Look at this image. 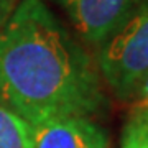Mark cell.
I'll list each match as a JSON object with an SVG mask.
<instances>
[{
  "mask_svg": "<svg viewBox=\"0 0 148 148\" xmlns=\"http://www.w3.org/2000/svg\"><path fill=\"white\" fill-rule=\"evenodd\" d=\"M106 106L92 56L45 0H20L0 30V107L33 127Z\"/></svg>",
  "mask_w": 148,
  "mask_h": 148,
  "instance_id": "cell-1",
  "label": "cell"
},
{
  "mask_svg": "<svg viewBox=\"0 0 148 148\" xmlns=\"http://www.w3.org/2000/svg\"><path fill=\"white\" fill-rule=\"evenodd\" d=\"M97 68L102 81L122 101H130L148 73V0L99 46Z\"/></svg>",
  "mask_w": 148,
  "mask_h": 148,
  "instance_id": "cell-2",
  "label": "cell"
},
{
  "mask_svg": "<svg viewBox=\"0 0 148 148\" xmlns=\"http://www.w3.org/2000/svg\"><path fill=\"white\" fill-rule=\"evenodd\" d=\"M66 13L76 35L89 46H101L142 0H49Z\"/></svg>",
  "mask_w": 148,
  "mask_h": 148,
  "instance_id": "cell-3",
  "label": "cell"
},
{
  "mask_svg": "<svg viewBox=\"0 0 148 148\" xmlns=\"http://www.w3.org/2000/svg\"><path fill=\"white\" fill-rule=\"evenodd\" d=\"M33 148H109V133L89 117H63L32 127Z\"/></svg>",
  "mask_w": 148,
  "mask_h": 148,
  "instance_id": "cell-4",
  "label": "cell"
},
{
  "mask_svg": "<svg viewBox=\"0 0 148 148\" xmlns=\"http://www.w3.org/2000/svg\"><path fill=\"white\" fill-rule=\"evenodd\" d=\"M0 148H33L32 127L0 107Z\"/></svg>",
  "mask_w": 148,
  "mask_h": 148,
  "instance_id": "cell-5",
  "label": "cell"
},
{
  "mask_svg": "<svg viewBox=\"0 0 148 148\" xmlns=\"http://www.w3.org/2000/svg\"><path fill=\"white\" fill-rule=\"evenodd\" d=\"M123 137L137 142L142 148H148V112H130Z\"/></svg>",
  "mask_w": 148,
  "mask_h": 148,
  "instance_id": "cell-6",
  "label": "cell"
},
{
  "mask_svg": "<svg viewBox=\"0 0 148 148\" xmlns=\"http://www.w3.org/2000/svg\"><path fill=\"white\" fill-rule=\"evenodd\" d=\"M130 101H132L130 112H148V73L135 89Z\"/></svg>",
  "mask_w": 148,
  "mask_h": 148,
  "instance_id": "cell-7",
  "label": "cell"
},
{
  "mask_svg": "<svg viewBox=\"0 0 148 148\" xmlns=\"http://www.w3.org/2000/svg\"><path fill=\"white\" fill-rule=\"evenodd\" d=\"M18 2L20 0H0V30L3 28V25L12 16V13L15 12Z\"/></svg>",
  "mask_w": 148,
  "mask_h": 148,
  "instance_id": "cell-8",
  "label": "cell"
},
{
  "mask_svg": "<svg viewBox=\"0 0 148 148\" xmlns=\"http://www.w3.org/2000/svg\"><path fill=\"white\" fill-rule=\"evenodd\" d=\"M122 148H142V147H140L137 142H133L130 138L123 137V140H122Z\"/></svg>",
  "mask_w": 148,
  "mask_h": 148,
  "instance_id": "cell-9",
  "label": "cell"
}]
</instances>
